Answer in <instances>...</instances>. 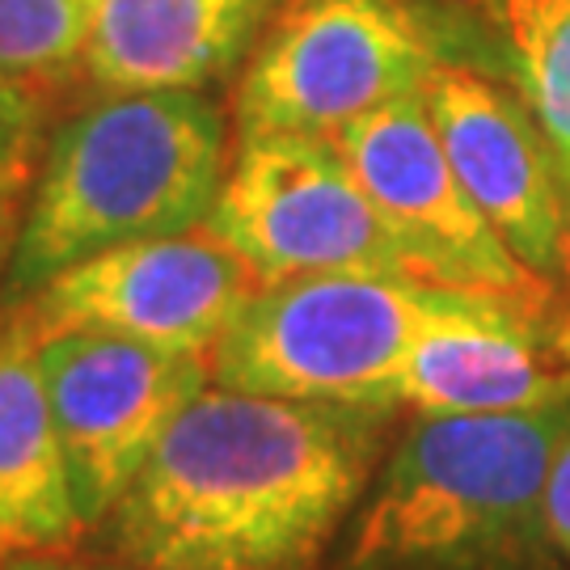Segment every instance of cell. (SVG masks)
<instances>
[{
    "label": "cell",
    "instance_id": "1",
    "mask_svg": "<svg viewBox=\"0 0 570 570\" xmlns=\"http://www.w3.org/2000/svg\"><path fill=\"white\" fill-rule=\"evenodd\" d=\"M397 406L204 389L106 515L140 570H313L360 508Z\"/></svg>",
    "mask_w": 570,
    "mask_h": 570
},
{
    "label": "cell",
    "instance_id": "2",
    "mask_svg": "<svg viewBox=\"0 0 570 570\" xmlns=\"http://www.w3.org/2000/svg\"><path fill=\"white\" fill-rule=\"evenodd\" d=\"M228 169L220 106L190 94H110L56 131L0 284L18 308L51 275L102 249L190 233Z\"/></svg>",
    "mask_w": 570,
    "mask_h": 570
},
{
    "label": "cell",
    "instance_id": "3",
    "mask_svg": "<svg viewBox=\"0 0 570 570\" xmlns=\"http://www.w3.org/2000/svg\"><path fill=\"white\" fill-rule=\"evenodd\" d=\"M570 402L423 414L351 524L343 570H550L541 490Z\"/></svg>",
    "mask_w": 570,
    "mask_h": 570
},
{
    "label": "cell",
    "instance_id": "4",
    "mask_svg": "<svg viewBox=\"0 0 570 570\" xmlns=\"http://www.w3.org/2000/svg\"><path fill=\"white\" fill-rule=\"evenodd\" d=\"M494 292L419 275H305L263 284L212 351V385L402 406L397 385L431 330L469 317Z\"/></svg>",
    "mask_w": 570,
    "mask_h": 570
},
{
    "label": "cell",
    "instance_id": "5",
    "mask_svg": "<svg viewBox=\"0 0 570 570\" xmlns=\"http://www.w3.org/2000/svg\"><path fill=\"white\" fill-rule=\"evenodd\" d=\"M440 47L410 0H284L237 85L242 136H338L381 106L423 94Z\"/></svg>",
    "mask_w": 570,
    "mask_h": 570
},
{
    "label": "cell",
    "instance_id": "6",
    "mask_svg": "<svg viewBox=\"0 0 570 570\" xmlns=\"http://www.w3.org/2000/svg\"><path fill=\"white\" fill-rule=\"evenodd\" d=\"M204 228L263 284L305 275H414L330 136H242Z\"/></svg>",
    "mask_w": 570,
    "mask_h": 570
},
{
    "label": "cell",
    "instance_id": "7",
    "mask_svg": "<svg viewBox=\"0 0 570 570\" xmlns=\"http://www.w3.org/2000/svg\"><path fill=\"white\" fill-rule=\"evenodd\" d=\"M263 279L212 233H174L102 249L51 275L4 322L35 343L56 334H106L165 355L212 360Z\"/></svg>",
    "mask_w": 570,
    "mask_h": 570
},
{
    "label": "cell",
    "instance_id": "8",
    "mask_svg": "<svg viewBox=\"0 0 570 570\" xmlns=\"http://www.w3.org/2000/svg\"><path fill=\"white\" fill-rule=\"evenodd\" d=\"M39 372L85 529L106 524L165 431L212 385V360L165 355L106 334L42 338Z\"/></svg>",
    "mask_w": 570,
    "mask_h": 570
},
{
    "label": "cell",
    "instance_id": "9",
    "mask_svg": "<svg viewBox=\"0 0 570 570\" xmlns=\"http://www.w3.org/2000/svg\"><path fill=\"white\" fill-rule=\"evenodd\" d=\"M334 144L419 279L503 296H553V284L532 275L469 199L423 94L355 119Z\"/></svg>",
    "mask_w": 570,
    "mask_h": 570
},
{
    "label": "cell",
    "instance_id": "10",
    "mask_svg": "<svg viewBox=\"0 0 570 570\" xmlns=\"http://www.w3.org/2000/svg\"><path fill=\"white\" fill-rule=\"evenodd\" d=\"M423 102L452 169L490 228L546 284L570 271V228L562 174L546 131L524 98L461 63H440L423 85Z\"/></svg>",
    "mask_w": 570,
    "mask_h": 570
},
{
    "label": "cell",
    "instance_id": "11",
    "mask_svg": "<svg viewBox=\"0 0 570 570\" xmlns=\"http://www.w3.org/2000/svg\"><path fill=\"white\" fill-rule=\"evenodd\" d=\"M494 292L414 346L397 402L419 414H524L570 402V313Z\"/></svg>",
    "mask_w": 570,
    "mask_h": 570
},
{
    "label": "cell",
    "instance_id": "12",
    "mask_svg": "<svg viewBox=\"0 0 570 570\" xmlns=\"http://www.w3.org/2000/svg\"><path fill=\"white\" fill-rule=\"evenodd\" d=\"M279 4L284 0H98L81 63L110 94H204L249 60Z\"/></svg>",
    "mask_w": 570,
    "mask_h": 570
},
{
    "label": "cell",
    "instance_id": "13",
    "mask_svg": "<svg viewBox=\"0 0 570 570\" xmlns=\"http://www.w3.org/2000/svg\"><path fill=\"white\" fill-rule=\"evenodd\" d=\"M85 532L47 406L39 343L0 322V562L63 553Z\"/></svg>",
    "mask_w": 570,
    "mask_h": 570
},
{
    "label": "cell",
    "instance_id": "14",
    "mask_svg": "<svg viewBox=\"0 0 570 570\" xmlns=\"http://www.w3.org/2000/svg\"><path fill=\"white\" fill-rule=\"evenodd\" d=\"M508 42L520 98L570 178V0H487Z\"/></svg>",
    "mask_w": 570,
    "mask_h": 570
},
{
    "label": "cell",
    "instance_id": "15",
    "mask_svg": "<svg viewBox=\"0 0 570 570\" xmlns=\"http://www.w3.org/2000/svg\"><path fill=\"white\" fill-rule=\"evenodd\" d=\"M98 0H0V72L60 77L85 60Z\"/></svg>",
    "mask_w": 570,
    "mask_h": 570
},
{
    "label": "cell",
    "instance_id": "16",
    "mask_svg": "<svg viewBox=\"0 0 570 570\" xmlns=\"http://www.w3.org/2000/svg\"><path fill=\"white\" fill-rule=\"evenodd\" d=\"M42 136V98L35 81L0 72V183L30 186Z\"/></svg>",
    "mask_w": 570,
    "mask_h": 570
},
{
    "label": "cell",
    "instance_id": "17",
    "mask_svg": "<svg viewBox=\"0 0 570 570\" xmlns=\"http://www.w3.org/2000/svg\"><path fill=\"white\" fill-rule=\"evenodd\" d=\"M541 520H546V537L558 558H570V431L553 452L550 473H546V490H541Z\"/></svg>",
    "mask_w": 570,
    "mask_h": 570
},
{
    "label": "cell",
    "instance_id": "18",
    "mask_svg": "<svg viewBox=\"0 0 570 570\" xmlns=\"http://www.w3.org/2000/svg\"><path fill=\"white\" fill-rule=\"evenodd\" d=\"M26 186H4L0 183V271H9V258H13V245H18V204Z\"/></svg>",
    "mask_w": 570,
    "mask_h": 570
},
{
    "label": "cell",
    "instance_id": "19",
    "mask_svg": "<svg viewBox=\"0 0 570 570\" xmlns=\"http://www.w3.org/2000/svg\"><path fill=\"white\" fill-rule=\"evenodd\" d=\"M0 570H85L81 562L63 558V553H26V558H9Z\"/></svg>",
    "mask_w": 570,
    "mask_h": 570
},
{
    "label": "cell",
    "instance_id": "20",
    "mask_svg": "<svg viewBox=\"0 0 570 570\" xmlns=\"http://www.w3.org/2000/svg\"><path fill=\"white\" fill-rule=\"evenodd\" d=\"M562 199H567V228H570V178H562Z\"/></svg>",
    "mask_w": 570,
    "mask_h": 570
},
{
    "label": "cell",
    "instance_id": "21",
    "mask_svg": "<svg viewBox=\"0 0 570 570\" xmlns=\"http://www.w3.org/2000/svg\"><path fill=\"white\" fill-rule=\"evenodd\" d=\"M106 570H140V567H127V562H119V567H106Z\"/></svg>",
    "mask_w": 570,
    "mask_h": 570
}]
</instances>
